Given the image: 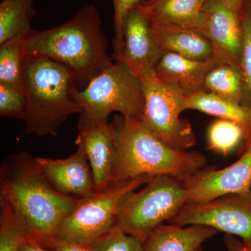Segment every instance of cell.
Returning a JSON list of instances; mask_svg holds the SVG:
<instances>
[{
	"instance_id": "10",
	"label": "cell",
	"mask_w": 251,
	"mask_h": 251,
	"mask_svg": "<svg viewBox=\"0 0 251 251\" xmlns=\"http://www.w3.org/2000/svg\"><path fill=\"white\" fill-rule=\"evenodd\" d=\"M198 29L210 41L216 57L241 67L243 33L240 12L234 9L229 0H204Z\"/></svg>"
},
{
	"instance_id": "30",
	"label": "cell",
	"mask_w": 251,
	"mask_h": 251,
	"mask_svg": "<svg viewBox=\"0 0 251 251\" xmlns=\"http://www.w3.org/2000/svg\"><path fill=\"white\" fill-rule=\"evenodd\" d=\"M227 251H251L245 247L242 242L230 234H226L224 239Z\"/></svg>"
},
{
	"instance_id": "14",
	"label": "cell",
	"mask_w": 251,
	"mask_h": 251,
	"mask_svg": "<svg viewBox=\"0 0 251 251\" xmlns=\"http://www.w3.org/2000/svg\"><path fill=\"white\" fill-rule=\"evenodd\" d=\"M123 34L122 61L126 63L137 75L155 69L164 52L152 35L148 20L136 6L127 16Z\"/></svg>"
},
{
	"instance_id": "29",
	"label": "cell",
	"mask_w": 251,
	"mask_h": 251,
	"mask_svg": "<svg viewBox=\"0 0 251 251\" xmlns=\"http://www.w3.org/2000/svg\"><path fill=\"white\" fill-rule=\"evenodd\" d=\"M51 251H94L90 245L71 244L54 239L51 246Z\"/></svg>"
},
{
	"instance_id": "28",
	"label": "cell",
	"mask_w": 251,
	"mask_h": 251,
	"mask_svg": "<svg viewBox=\"0 0 251 251\" xmlns=\"http://www.w3.org/2000/svg\"><path fill=\"white\" fill-rule=\"evenodd\" d=\"M25 95L21 91L0 84V115L24 120Z\"/></svg>"
},
{
	"instance_id": "19",
	"label": "cell",
	"mask_w": 251,
	"mask_h": 251,
	"mask_svg": "<svg viewBox=\"0 0 251 251\" xmlns=\"http://www.w3.org/2000/svg\"><path fill=\"white\" fill-rule=\"evenodd\" d=\"M188 110L199 111L240 124L247 132V140L251 137V111L242 105L232 103L216 94L198 92L188 97Z\"/></svg>"
},
{
	"instance_id": "11",
	"label": "cell",
	"mask_w": 251,
	"mask_h": 251,
	"mask_svg": "<svg viewBox=\"0 0 251 251\" xmlns=\"http://www.w3.org/2000/svg\"><path fill=\"white\" fill-rule=\"evenodd\" d=\"M187 203H203L251 190V151L224 169L203 168L183 181Z\"/></svg>"
},
{
	"instance_id": "23",
	"label": "cell",
	"mask_w": 251,
	"mask_h": 251,
	"mask_svg": "<svg viewBox=\"0 0 251 251\" xmlns=\"http://www.w3.org/2000/svg\"><path fill=\"white\" fill-rule=\"evenodd\" d=\"M247 139L245 128L230 120H216L208 130V149L226 156L237 148L244 138Z\"/></svg>"
},
{
	"instance_id": "31",
	"label": "cell",
	"mask_w": 251,
	"mask_h": 251,
	"mask_svg": "<svg viewBox=\"0 0 251 251\" xmlns=\"http://www.w3.org/2000/svg\"><path fill=\"white\" fill-rule=\"evenodd\" d=\"M18 251H49L44 248L40 247V246L36 245L35 244L28 242V241H24L21 244V247L19 248Z\"/></svg>"
},
{
	"instance_id": "25",
	"label": "cell",
	"mask_w": 251,
	"mask_h": 251,
	"mask_svg": "<svg viewBox=\"0 0 251 251\" xmlns=\"http://www.w3.org/2000/svg\"><path fill=\"white\" fill-rule=\"evenodd\" d=\"M243 33L242 98L241 105L251 111V9L244 3L240 12Z\"/></svg>"
},
{
	"instance_id": "24",
	"label": "cell",
	"mask_w": 251,
	"mask_h": 251,
	"mask_svg": "<svg viewBox=\"0 0 251 251\" xmlns=\"http://www.w3.org/2000/svg\"><path fill=\"white\" fill-rule=\"evenodd\" d=\"M25 235L9 202L0 197V251H18Z\"/></svg>"
},
{
	"instance_id": "4",
	"label": "cell",
	"mask_w": 251,
	"mask_h": 251,
	"mask_svg": "<svg viewBox=\"0 0 251 251\" xmlns=\"http://www.w3.org/2000/svg\"><path fill=\"white\" fill-rule=\"evenodd\" d=\"M23 72L25 134L57 136L68 117L82 111L74 72L48 57L31 55L25 56Z\"/></svg>"
},
{
	"instance_id": "8",
	"label": "cell",
	"mask_w": 251,
	"mask_h": 251,
	"mask_svg": "<svg viewBox=\"0 0 251 251\" xmlns=\"http://www.w3.org/2000/svg\"><path fill=\"white\" fill-rule=\"evenodd\" d=\"M151 177L141 176L126 184L112 185L90 198L82 199L59 226L55 239L90 245L115 225L119 206L126 196L146 184Z\"/></svg>"
},
{
	"instance_id": "20",
	"label": "cell",
	"mask_w": 251,
	"mask_h": 251,
	"mask_svg": "<svg viewBox=\"0 0 251 251\" xmlns=\"http://www.w3.org/2000/svg\"><path fill=\"white\" fill-rule=\"evenodd\" d=\"M36 0H1L0 2V45L18 34L31 30L36 11Z\"/></svg>"
},
{
	"instance_id": "1",
	"label": "cell",
	"mask_w": 251,
	"mask_h": 251,
	"mask_svg": "<svg viewBox=\"0 0 251 251\" xmlns=\"http://www.w3.org/2000/svg\"><path fill=\"white\" fill-rule=\"evenodd\" d=\"M0 197L14 209L27 241L49 251L62 221L82 201L54 189L36 157L25 152L1 163Z\"/></svg>"
},
{
	"instance_id": "2",
	"label": "cell",
	"mask_w": 251,
	"mask_h": 251,
	"mask_svg": "<svg viewBox=\"0 0 251 251\" xmlns=\"http://www.w3.org/2000/svg\"><path fill=\"white\" fill-rule=\"evenodd\" d=\"M101 24L97 6L86 5L61 25L31 29L25 42L26 55L48 57L67 66L86 87L113 63L107 53L108 43Z\"/></svg>"
},
{
	"instance_id": "18",
	"label": "cell",
	"mask_w": 251,
	"mask_h": 251,
	"mask_svg": "<svg viewBox=\"0 0 251 251\" xmlns=\"http://www.w3.org/2000/svg\"><path fill=\"white\" fill-rule=\"evenodd\" d=\"M204 0H143L136 7L150 25L198 27Z\"/></svg>"
},
{
	"instance_id": "6",
	"label": "cell",
	"mask_w": 251,
	"mask_h": 251,
	"mask_svg": "<svg viewBox=\"0 0 251 251\" xmlns=\"http://www.w3.org/2000/svg\"><path fill=\"white\" fill-rule=\"evenodd\" d=\"M76 98L80 114L100 120H108L113 112L126 119H142L145 109L141 81L124 61H115L77 91Z\"/></svg>"
},
{
	"instance_id": "22",
	"label": "cell",
	"mask_w": 251,
	"mask_h": 251,
	"mask_svg": "<svg viewBox=\"0 0 251 251\" xmlns=\"http://www.w3.org/2000/svg\"><path fill=\"white\" fill-rule=\"evenodd\" d=\"M204 92L241 105L242 98V72L240 66L220 62L208 73Z\"/></svg>"
},
{
	"instance_id": "16",
	"label": "cell",
	"mask_w": 251,
	"mask_h": 251,
	"mask_svg": "<svg viewBox=\"0 0 251 251\" xmlns=\"http://www.w3.org/2000/svg\"><path fill=\"white\" fill-rule=\"evenodd\" d=\"M150 26L155 40L163 52H173L198 61L207 60L215 56L210 41L197 28Z\"/></svg>"
},
{
	"instance_id": "7",
	"label": "cell",
	"mask_w": 251,
	"mask_h": 251,
	"mask_svg": "<svg viewBox=\"0 0 251 251\" xmlns=\"http://www.w3.org/2000/svg\"><path fill=\"white\" fill-rule=\"evenodd\" d=\"M145 94V109L142 121L171 148L186 151L196 143L190 122L180 117L188 110V97L175 86L162 82L155 69L138 74Z\"/></svg>"
},
{
	"instance_id": "35",
	"label": "cell",
	"mask_w": 251,
	"mask_h": 251,
	"mask_svg": "<svg viewBox=\"0 0 251 251\" xmlns=\"http://www.w3.org/2000/svg\"><path fill=\"white\" fill-rule=\"evenodd\" d=\"M197 251H203L202 249V247L200 248V249H198V250Z\"/></svg>"
},
{
	"instance_id": "26",
	"label": "cell",
	"mask_w": 251,
	"mask_h": 251,
	"mask_svg": "<svg viewBox=\"0 0 251 251\" xmlns=\"http://www.w3.org/2000/svg\"><path fill=\"white\" fill-rule=\"evenodd\" d=\"M94 251H143V242L114 225L90 244Z\"/></svg>"
},
{
	"instance_id": "32",
	"label": "cell",
	"mask_w": 251,
	"mask_h": 251,
	"mask_svg": "<svg viewBox=\"0 0 251 251\" xmlns=\"http://www.w3.org/2000/svg\"><path fill=\"white\" fill-rule=\"evenodd\" d=\"M229 1L236 11H237L238 12H241V9H242L243 5H244L246 0H229Z\"/></svg>"
},
{
	"instance_id": "17",
	"label": "cell",
	"mask_w": 251,
	"mask_h": 251,
	"mask_svg": "<svg viewBox=\"0 0 251 251\" xmlns=\"http://www.w3.org/2000/svg\"><path fill=\"white\" fill-rule=\"evenodd\" d=\"M209 226L163 224L143 242V251H197L203 243L217 234Z\"/></svg>"
},
{
	"instance_id": "33",
	"label": "cell",
	"mask_w": 251,
	"mask_h": 251,
	"mask_svg": "<svg viewBox=\"0 0 251 251\" xmlns=\"http://www.w3.org/2000/svg\"><path fill=\"white\" fill-rule=\"evenodd\" d=\"M250 151H251V137L247 140V145H246L245 148L243 150L242 155Z\"/></svg>"
},
{
	"instance_id": "21",
	"label": "cell",
	"mask_w": 251,
	"mask_h": 251,
	"mask_svg": "<svg viewBox=\"0 0 251 251\" xmlns=\"http://www.w3.org/2000/svg\"><path fill=\"white\" fill-rule=\"evenodd\" d=\"M27 34H18L0 45V84L25 94V42Z\"/></svg>"
},
{
	"instance_id": "3",
	"label": "cell",
	"mask_w": 251,
	"mask_h": 251,
	"mask_svg": "<svg viewBox=\"0 0 251 251\" xmlns=\"http://www.w3.org/2000/svg\"><path fill=\"white\" fill-rule=\"evenodd\" d=\"M116 155L110 185L129 182L141 176L171 175L184 181L205 168L206 158L198 151L174 150L153 134L142 119L115 115Z\"/></svg>"
},
{
	"instance_id": "12",
	"label": "cell",
	"mask_w": 251,
	"mask_h": 251,
	"mask_svg": "<svg viewBox=\"0 0 251 251\" xmlns=\"http://www.w3.org/2000/svg\"><path fill=\"white\" fill-rule=\"evenodd\" d=\"M78 135L75 144L87 156L92 169L96 191L100 192L110 185L116 155V133L112 122L80 114Z\"/></svg>"
},
{
	"instance_id": "9",
	"label": "cell",
	"mask_w": 251,
	"mask_h": 251,
	"mask_svg": "<svg viewBox=\"0 0 251 251\" xmlns=\"http://www.w3.org/2000/svg\"><path fill=\"white\" fill-rule=\"evenodd\" d=\"M167 223L179 226H209L218 232L239 237L251 250V190L207 202L186 203Z\"/></svg>"
},
{
	"instance_id": "13",
	"label": "cell",
	"mask_w": 251,
	"mask_h": 251,
	"mask_svg": "<svg viewBox=\"0 0 251 251\" xmlns=\"http://www.w3.org/2000/svg\"><path fill=\"white\" fill-rule=\"evenodd\" d=\"M46 179L54 189L62 194L75 195L81 199L97 192L93 175L87 156L82 149L64 159L36 157Z\"/></svg>"
},
{
	"instance_id": "5",
	"label": "cell",
	"mask_w": 251,
	"mask_h": 251,
	"mask_svg": "<svg viewBox=\"0 0 251 251\" xmlns=\"http://www.w3.org/2000/svg\"><path fill=\"white\" fill-rule=\"evenodd\" d=\"M186 203L187 194L182 180L171 175H157L141 190L126 196L119 206L115 224L143 242Z\"/></svg>"
},
{
	"instance_id": "34",
	"label": "cell",
	"mask_w": 251,
	"mask_h": 251,
	"mask_svg": "<svg viewBox=\"0 0 251 251\" xmlns=\"http://www.w3.org/2000/svg\"><path fill=\"white\" fill-rule=\"evenodd\" d=\"M244 3L251 9V0H246Z\"/></svg>"
},
{
	"instance_id": "15",
	"label": "cell",
	"mask_w": 251,
	"mask_h": 251,
	"mask_svg": "<svg viewBox=\"0 0 251 251\" xmlns=\"http://www.w3.org/2000/svg\"><path fill=\"white\" fill-rule=\"evenodd\" d=\"M216 56L204 61L193 60L173 52H164L155 67L160 80L175 86L186 97L204 92L208 73L222 62Z\"/></svg>"
},
{
	"instance_id": "27",
	"label": "cell",
	"mask_w": 251,
	"mask_h": 251,
	"mask_svg": "<svg viewBox=\"0 0 251 251\" xmlns=\"http://www.w3.org/2000/svg\"><path fill=\"white\" fill-rule=\"evenodd\" d=\"M143 0H112L114 9V29L112 59L122 61L124 49V26L128 13Z\"/></svg>"
}]
</instances>
